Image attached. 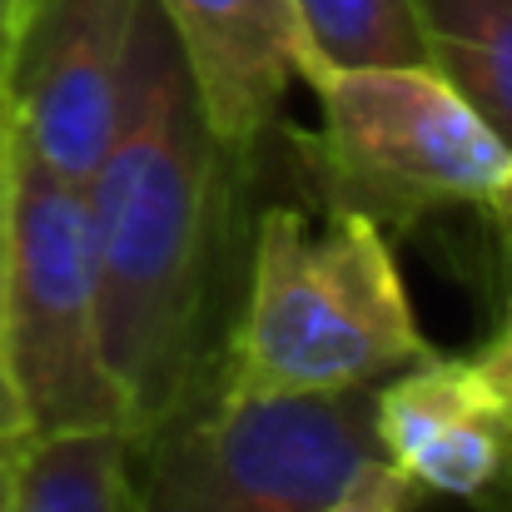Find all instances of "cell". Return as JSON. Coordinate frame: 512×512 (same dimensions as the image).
Masks as SVG:
<instances>
[{
	"mask_svg": "<svg viewBox=\"0 0 512 512\" xmlns=\"http://www.w3.org/2000/svg\"><path fill=\"white\" fill-rule=\"evenodd\" d=\"M224 170L170 25L145 0L110 150L85 179L100 348L125 433L170 418L209 373V284Z\"/></svg>",
	"mask_w": 512,
	"mask_h": 512,
	"instance_id": "obj_1",
	"label": "cell"
},
{
	"mask_svg": "<svg viewBox=\"0 0 512 512\" xmlns=\"http://www.w3.org/2000/svg\"><path fill=\"white\" fill-rule=\"evenodd\" d=\"M433 353L393 264V239L353 209L309 224L269 204L254 224L249 289L204 388L219 398H299L373 388Z\"/></svg>",
	"mask_w": 512,
	"mask_h": 512,
	"instance_id": "obj_2",
	"label": "cell"
},
{
	"mask_svg": "<svg viewBox=\"0 0 512 512\" xmlns=\"http://www.w3.org/2000/svg\"><path fill=\"white\" fill-rule=\"evenodd\" d=\"M373 388L219 398L204 383L130 438L135 512H324L373 463Z\"/></svg>",
	"mask_w": 512,
	"mask_h": 512,
	"instance_id": "obj_3",
	"label": "cell"
},
{
	"mask_svg": "<svg viewBox=\"0 0 512 512\" xmlns=\"http://www.w3.org/2000/svg\"><path fill=\"white\" fill-rule=\"evenodd\" d=\"M319 130L299 140L329 209L408 234L443 209H483L512 150L428 65L339 70L309 80Z\"/></svg>",
	"mask_w": 512,
	"mask_h": 512,
	"instance_id": "obj_4",
	"label": "cell"
},
{
	"mask_svg": "<svg viewBox=\"0 0 512 512\" xmlns=\"http://www.w3.org/2000/svg\"><path fill=\"white\" fill-rule=\"evenodd\" d=\"M5 363L25 443L125 433L100 348L85 189L50 174L5 125Z\"/></svg>",
	"mask_w": 512,
	"mask_h": 512,
	"instance_id": "obj_5",
	"label": "cell"
},
{
	"mask_svg": "<svg viewBox=\"0 0 512 512\" xmlns=\"http://www.w3.org/2000/svg\"><path fill=\"white\" fill-rule=\"evenodd\" d=\"M140 5L145 0H20L5 35V125L45 170L80 189L120 120Z\"/></svg>",
	"mask_w": 512,
	"mask_h": 512,
	"instance_id": "obj_6",
	"label": "cell"
},
{
	"mask_svg": "<svg viewBox=\"0 0 512 512\" xmlns=\"http://www.w3.org/2000/svg\"><path fill=\"white\" fill-rule=\"evenodd\" d=\"M383 463L433 498H478L512 458V433L468 358L423 353L373 383Z\"/></svg>",
	"mask_w": 512,
	"mask_h": 512,
	"instance_id": "obj_7",
	"label": "cell"
},
{
	"mask_svg": "<svg viewBox=\"0 0 512 512\" xmlns=\"http://www.w3.org/2000/svg\"><path fill=\"white\" fill-rule=\"evenodd\" d=\"M184 55L199 110L229 160H249L294 75L289 0H150Z\"/></svg>",
	"mask_w": 512,
	"mask_h": 512,
	"instance_id": "obj_8",
	"label": "cell"
},
{
	"mask_svg": "<svg viewBox=\"0 0 512 512\" xmlns=\"http://www.w3.org/2000/svg\"><path fill=\"white\" fill-rule=\"evenodd\" d=\"M289 20L304 85L339 70L428 65L418 0H289Z\"/></svg>",
	"mask_w": 512,
	"mask_h": 512,
	"instance_id": "obj_9",
	"label": "cell"
},
{
	"mask_svg": "<svg viewBox=\"0 0 512 512\" xmlns=\"http://www.w3.org/2000/svg\"><path fill=\"white\" fill-rule=\"evenodd\" d=\"M428 70H438L512 150V0H418Z\"/></svg>",
	"mask_w": 512,
	"mask_h": 512,
	"instance_id": "obj_10",
	"label": "cell"
},
{
	"mask_svg": "<svg viewBox=\"0 0 512 512\" xmlns=\"http://www.w3.org/2000/svg\"><path fill=\"white\" fill-rule=\"evenodd\" d=\"M10 512H135L130 433L30 438L15 458Z\"/></svg>",
	"mask_w": 512,
	"mask_h": 512,
	"instance_id": "obj_11",
	"label": "cell"
},
{
	"mask_svg": "<svg viewBox=\"0 0 512 512\" xmlns=\"http://www.w3.org/2000/svg\"><path fill=\"white\" fill-rule=\"evenodd\" d=\"M433 503V493H423L408 473H398L393 463H373L343 498H334L324 512H423Z\"/></svg>",
	"mask_w": 512,
	"mask_h": 512,
	"instance_id": "obj_12",
	"label": "cell"
},
{
	"mask_svg": "<svg viewBox=\"0 0 512 512\" xmlns=\"http://www.w3.org/2000/svg\"><path fill=\"white\" fill-rule=\"evenodd\" d=\"M468 363H473V373L483 378L488 398L498 403V413H503V423H508V433H512V299L503 304V319H498L493 339L483 343Z\"/></svg>",
	"mask_w": 512,
	"mask_h": 512,
	"instance_id": "obj_13",
	"label": "cell"
},
{
	"mask_svg": "<svg viewBox=\"0 0 512 512\" xmlns=\"http://www.w3.org/2000/svg\"><path fill=\"white\" fill-rule=\"evenodd\" d=\"M0 438H25L20 403L10 388V363H5V105H0Z\"/></svg>",
	"mask_w": 512,
	"mask_h": 512,
	"instance_id": "obj_14",
	"label": "cell"
},
{
	"mask_svg": "<svg viewBox=\"0 0 512 512\" xmlns=\"http://www.w3.org/2000/svg\"><path fill=\"white\" fill-rule=\"evenodd\" d=\"M483 214H488V224H493V234H498V244H503V254L512 259V165L508 174L498 179V189L488 194V204H483Z\"/></svg>",
	"mask_w": 512,
	"mask_h": 512,
	"instance_id": "obj_15",
	"label": "cell"
},
{
	"mask_svg": "<svg viewBox=\"0 0 512 512\" xmlns=\"http://www.w3.org/2000/svg\"><path fill=\"white\" fill-rule=\"evenodd\" d=\"M468 503H473V512H512V458L503 463V473L478 498H468Z\"/></svg>",
	"mask_w": 512,
	"mask_h": 512,
	"instance_id": "obj_16",
	"label": "cell"
},
{
	"mask_svg": "<svg viewBox=\"0 0 512 512\" xmlns=\"http://www.w3.org/2000/svg\"><path fill=\"white\" fill-rule=\"evenodd\" d=\"M20 448H25V438H0V468H10L20 458Z\"/></svg>",
	"mask_w": 512,
	"mask_h": 512,
	"instance_id": "obj_17",
	"label": "cell"
},
{
	"mask_svg": "<svg viewBox=\"0 0 512 512\" xmlns=\"http://www.w3.org/2000/svg\"><path fill=\"white\" fill-rule=\"evenodd\" d=\"M10 488H15V463L0 468V512H10Z\"/></svg>",
	"mask_w": 512,
	"mask_h": 512,
	"instance_id": "obj_18",
	"label": "cell"
},
{
	"mask_svg": "<svg viewBox=\"0 0 512 512\" xmlns=\"http://www.w3.org/2000/svg\"><path fill=\"white\" fill-rule=\"evenodd\" d=\"M15 5H20V0H5V35H10V20H15Z\"/></svg>",
	"mask_w": 512,
	"mask_h": 512,
	"instance_id": "obj_19",
	"label": "cell"
},
{
	"mask_svg": "<svg viewBox=\"0 0 512 512\" xmlns=\"http://www.w3.org/2000/svg\"><path fill=\"white\" fill-rule=\"evenodd\" d=\"M0 55H5V0H0Z\"/></svg>",
	"mask_w": 512,
	"mask_h": 512,
	"instance_id": "obj_20",
	"label": "cell"
}]
</instances>
